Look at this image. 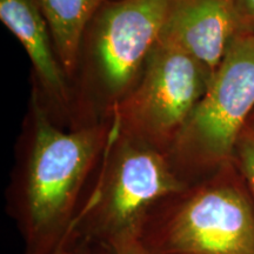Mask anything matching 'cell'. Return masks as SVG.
Returning <instances> with one entry per match:
<instances>
[{"label": "cell", "instance_id": "obj_1", "mask_svg": "<svg viewBox=\"0 0 254 254\" xmlns=\"http://www.w3.org/2000/svg\"><path fill=\"white\" fill-rule=\"evenodd\" d=\"M111 120L64 129L32 84L6 208L23 254H67L109 140Z\"/></svg>", "mask_w": 254, "mask_h": 254}, {"label": "cell", "instance_id": "obj_2", "mask_svg": "<svg viewBox=\"0 0 254 254\" xmlns=\"http://www.w3.org/2000/svg\"><path fill=\"white\" fill-rule=\"evenodd\" d=\"M171 0H114L93 15L82 34L69 79V128L109 122L131 93L160 38Z\"/></svg>", "mask_w": 254, "mask_h": 254}, {"label": "cell", "instance_id": "obj_3", "mask_svg": "<svg viewBox=\"0 0 254 254\" xmlns=\"http://www.w3.org/2000/svg\"><path fill=\"white\" fill-rule=\"evenodd\" d=\"M138 239L148 254H254V198L234 161L160 200Z\"/></svg>", "mask_w": 254, "mask_h": 254}, {"label": "cell", "instance_id": "obj_4", "mask_svg": "<svg viewBox=\"0 0 254 254\" xmlns=\"http://www.w3.org/2000/svg\"><path fill=\"white\" fill-rule=\"evenodd\" d=\"M109 140L73 231L93 254H109L117 241L139 236L146 215L186 184L168 154L125 134L112 118Z\"/></svg>", "mask_w": 254, "mask_h": 254}, {"label": "cell", "instance_id": "obj_5", "mask_svg": "<svg viewBox=\"0 0 254 254\" xmlns=\"http://www.w3.org/2000/svg\"><path fill=\"white\" fill-rule=\"evenodd\" d=\"M254 113V34L234 38L207 91L168 152L186 185L233 161Z\"/></svg>", "mask_w": 254, "mask_h": 254}, {"label": "cell", "instance_id": "obj_6", "mask_svg": "<svg viewBox=\"0 0 254 254\" xmlns=\"http://www.w3.org/2000/svg\"><path fill=\"white\" fill-rule=\"evenodd\" d=\"M209 81L189 53L159 39L139 81L111 118L123 133L168 154Z\"/></svg>", "mask_w": 254, "mask_h": 254}, {"label": "cell", "instance_id": "obj_7", "mask_svg": "<svg viewBox=\"0 0 254 254\" xmlns=\"http://www.w3.org/2000/svg\"><path fill=\"white\" fill-rule=\"evenodd\" d=\"M0 19L26 51L32 84L57 123L71 127L73 97L39 0H0Z\"/></svg>", "mask_w": 254, "mask_h": 254}, {"label": "cell", "instance_id": "obj_8", "mask_svg": "<svg viewBox=\"0 0 254 254\" xmlns=\"http://www.w3.org/2000/svg\"><path fill=\"white\" fill-rule=\"evenodd\" d=\"M238 34L232 0H171L159 39L189 53L212 80Z\"/></svg>", "mask_w": 254, "mask_h": 254}, {"label": "cell", "instance_id": "obj_9", "mask_svg": "<svg viewBox=\"0 0 254 254\" xmlns=\"http://www.w3.org/2000/svg\"><path fill=\"white\" fill-rule=\"evenodd\" d=\"M50 25L56 52L67 75L77 67L79 46L87 24L99 9L114 0H39Z\"/></svg>", "mask_w": 254, "mask_h": 254}, {"label": "cell", "instance_id": "obj_10", "mask_svg": "<svg viewBox=\"0 0 254 254\" xmlns=\"http://www.w3.org/2000/svg\"><path fill=\"white\" fill-rule=\"evenodd\" d=\"M233 161L254 198V128L247 125L238 139Z\"/></svg>", "mask_w": 254, "mask_h": 254}, {"label": "cell", "instance_id": "obj_11", "mask_svg": "<svg viewBox=\"0 0 254 254\" xmlns=\"http://www.w3.org/2000/svg\"><path fill=\"white\" fill-rule=\"evenodd\" d=\"M240 34H254V0H232Z\"/></svg>", "mask_w": 254, "mask_h": 254}, {"label": "cell", "instance_id": "obj_12", "mask_svg": "<svg viewBox=\"0 0 254 254\" xmlns=\"http://www.w3.org/2000/svg\"><path fill=\"white\" fill-rule=\"evenodd\" d=\"M109 254H148L136 237H126L117 241Z\"/></svg>", "mask_w": 254, "mask_h": 254}, {"label": "cell", "instance_id": "obj_13", "mask_svg": "<svg viewBox=\"0 0 254 254\" xmlns=\"http://www.w3.org/2000/svg\"><path fill=\"white\" fill-rule=\"evenodd\" d=\"M67 254H93V253H92L91 249L87 245L78 243L75 244L71 250H69V252Z\"/></svg>", "mask_w": 254, "mask_h": 254}, {"label": "cell", "instance_id": "obj_14", "mask_svg": "<svg viewBox=\"0 0 254 254\" xmlns=\"http://www.w3.org/2000/svg\"><path fill=\"white\" fill-rule=\"evenodd\" d=\"M249 126L253 127V128H254V113L252 114V117H251V119H250V123H249Z\"/></svg>", "mask_w": 254, "mask_h": 254}]
</instances>
